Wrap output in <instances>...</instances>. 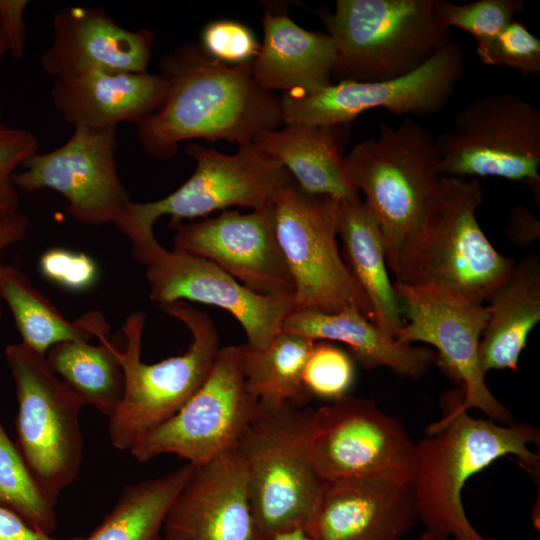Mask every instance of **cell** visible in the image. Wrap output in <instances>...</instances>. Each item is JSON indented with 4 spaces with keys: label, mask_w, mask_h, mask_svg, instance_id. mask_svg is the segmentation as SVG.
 Wrapping results in <instances>:
<instances>
[{
    "label": "cell",
    "mask_w": 540,
    "mask_h": 540,
    "mask_svg": "<svg viewBox=\"0 0 540 540\" xmlns=\"http://www.w3.org/2000/svg\"><path fill=\"white\" fill-rule=\"evenodd\" d=\"M193 465L126 486L102 522L83 540H158L167 511Z\"/></svg>",
    "instance_id": "cell-31"
},
{
    "label": "cell",
    "mask_w": 540,
    "mask_h": 540,
    "mask_svg": "<svg viewBox=\"0 0 540 540\" xmlns=\"http://www.w3.org/2000/svg\"><path fill=\"white\" fill-rule=\"evenodd\" d=\"M344 167L380 226L396 281L441 177L435 137L410 117L396 127L383 123L377 137L354 145Z\"/></svg>",
    "instance_id": "cell-3"
},
{
    "label": "cell",
    "mask_w": 540,
    "mask_h": 540,
    "mask_svg": "<svg viewBox=\"0 0 540 540\" xmlns=\"http://www.w3.org/2000/svg\"><path fill=\"white\" fill-rule=\"evenodd\" d=\"M525 5L524 0H477L464 4L436 0L435 12L442 26L464 30L478 44L496 37Z\"/></svg>",
    "instance_id": "cell-33"
},
{
    "label": "cell",
    "mask_w": 540,
    "mask_h": 540,
    "mask_svg": "<svg viewBox=\"0 0 540 540\" xmlns=\"http://www.w3.org/2000/svg\"><path fill=\"white\" fill-rule=\"evenodd\" d=\"M0 540H83V537L55 538L34 529L19 515L0 506Z\"/></svg>",
    "instance_id": "cell-41"
},
{
    "label": "cell",
    "mask_w": 540,
    "mask_h": 540,
    "mask_svg": "<svg viewBox=\"0 0 540 540\" xmlns=\"http://www.w3.org/2000/svg\"><path fill=\"white\" fill-rule=\"evenodd\" d=\"M263 42L251 63L255 81L271 92L311 95L332 82L337 60L328 33L309 31L287 14L262 18Z\"/></svg>",
    "instance_id": "cell-23"
},
{
    "label": "cell",
    "mask_w": 540,
    "mask_h": 540,
    "mask_svg": "<svg viewBox=\"0 0 540 540\" xmlns=\"http://www.w3.org/2000/svg\"><path fill=\"white\" fill-rule=\"evenodd\" d=\"M338 237L342 258L370 304L374 324L396 339L403 326L399 298L380 226L360 196L340 201Z\"/></svg>",
    "instance_id": "cell-27"
},
{
    "label": "cell",
    "mask_w": 540,
    "mask_h": 540,
    "mask_svg": "<svg viewBox=\"0 0 540 540\" xmlns=\"http://www.w3.org/2000/svg\"><path fill=\"white\" fill-rule=\"evenodd\" d=\"M164 540H261L238 445L194 466L170 505Z\"/></svg>",
    "instance_id": "cell-19"
},
{
    "label": "cell",
    "mask_w": 540,
    "mask_h": 540,
    "mask_svg": "<svg viewBox=\"0 0 540 540\" xmlns=\"http://www.w3.org/2000/svg\"><path fill=\"white\" fill-rule=\"evenodd\" d=\"M419 521L412 482H324L305 527L312 540H402Z\"/></svg>",
    "instance_id": "cell-20"
},
{
    "label": "cell",
    "mask_w": 540,
    "mask_h": 540,
    "mask_svg": "<svg viewBox=\"0 0 540 540\" xmlns=\"http://www.w3.org/2000/svg\"><path fill=\"white\" fill-rule=\"evenodd\" d=\"M464 52L452 39L427 62L401 77L375 81H339L311 95L283 93L285 125L351 124L361 113L386 109L397 116L433 115L450 102L465 71Z\"/></svg>",
    "instance_id": "cell-15"
},
{
    "label": "cell",
    "mask_w": 540,
    "mask_h": 540,
    "mask_svg": "<svg viewBox=\"0 0 540 540\" xmlns=\"http://www.w3.org/2000/svg\"><path fill=\"white\" fill-rule=\"evenodd\" d=\"M28 4L27 0H0V24L7 51L17 60H21L25 53L24 12Z\"/></svg>",
    "instance_id": "cell-39"
},
{
    "label": "cell",
    "mask_w": 540,
    "mask_h": 540,
    "mask_svg": "<svg viewBox=\"0 0 540 540\" xmlns=\"http://www.w3.org/2000/svg\"><path fill=\"white\" fill-rule=\"evenodd\" d=\"M507 238L519 247H527L540 237V222L523 205L512 208L505 229Z\"/></svg>",
    "instance_id": "cell-40"
},
{
    "label": "cell",
    "mask_w": 540,
    "mask_h": 540,
    "mask_svg": "<svg viewBox=\"0 0 540 540\" xmlns=\"http://www.w3.org/2000/svg\"><path fill=\"white\" fill-rule=\"evenodd\" d=\"M313 341L280 332L267 346L242 344L246 388L257 411H272L286 405L304 407L312 398L303 384V370Z\"/></svg>",
    "instance_id": "cell-29"
},
{
    "label": "cell",
    "mask_w": 540,
    "mask_h": 540,
    "mask_svg": "<svg viewBox=\"0 0 540 540\" xmlns=\"http://www.w3.org/2000/svg\"><path fill=\"white\" fill-rule=\"evenodd\" d=\"M270 540H312L305 529H296L273 536Z\"/></svg>",
    "instance_id": "cell-43"
},
{
    "label": "cell",
    "mask_w": 540,
    "mask_h": 540,
    "mask_svg": "<svg viewBox=\"0 0 540 540\" xmlns=\"http://www.w3.org/2000/svg\"><path fill=\"white\" fill-rule=\"evenodd\" d=\"M340 201L305 191L288 172L271 203L276 237L295 287L294 309L333 313L355 306L373 322L370 304L337 241Z\"/></svg>",
    "instance_id": "cell-9"
},
{
    "label": "cell",
    "mask_w": 540,
    "mask_h": 540,
    "mask_svg": "<svg viewBox=\"0 0 540 540\" xmlns=\"http://www.w3.org/2000/svg\"><path fill=\"white\" fill-rule=\"evenodd\" d=\"M0 299L8 306L24 345L45 356L53 346L68 341H91L110 327L99 311H89L74 321L10 265H0Z\"/></svg>",
    "instance_id": "cell-28"
},
{
    "label": "cell",
    "mask_w": 540,
    "mask_h": 540,
    "mask_svg": "<svg viewBox=\"0 0 540 540\" xmlns=\"http://www.w3.org/2000/svg\"><path fill=\"white\" fill-rule=\"evenodd\" d=\"M479 344L483 372L518 370L519 359L532 329L540 321V259L524 256L495 289Z\"/></svg>",
    "instance_id": "cell-26"
},
{
    "label": "cell",
    "mask_w": 540,
    "mask_h": 540,
    "mask_svg": "<svg viewBox=\"0 0 540 540\" xmlns=\"http://www.w3.org/2000/svg\"><path fill=\"white\" fill-rule=\"evenodd\" d=\"M39 267L46 278L72 291L88 289L98 275L97 266L90 256L64 248L44 252Z\"/></svg>",
    "instance_id": "cell-38"
},
{
    "label": "cell",
    "mask_w": 540,
    "mask_h": 540,
    "mask_svg": "<svg viewBox=\"0 0 540 540\" xmlns=\"http://www.w3.org/2000/svg\"><path fill=\"white\" fill-rule=\"evenodd\" d=\"M117 131V126L74 127L64 144L24 162L13 176L16 188L53 190L65 199L66 211L75 220L118 228L132 200L118 174Z\"/></svg>",
    "instance_id": "cell-16"
},
{
    "label": "cell",
    "mask_w": 540,
    "mask_h": 540,
    "mask_svg": "<svg viewBox=\"0 0 540 540\" xmlns=\"http://www.w3.org/2000/svg\"><path fill=\"white\" fill-rule=\"evenodd\" d=\"M172 229L174 249L212 261L256 294L294 297L271 205L247 214L224 210Z\"/></svg>",
    "instance_id": "cell-18"
},
{
    "label": "cell",
    "mask_w": 540,
    "mask_h": 540,
    "mask_svg": "<svg viewBox=\"0 0 540 540\" xmlns=\"http://www.w3.org/2000/svg\"><path fill=\"white\" fill-rule=\"evenodd\" d=\"M393 284L403 319L396 340L434 347L435 363L460 385L442 397L444 414L476 409L495 422H512L509 409L486 384L480 365L479 344L488 318L487 306L429 287Z\"/></svg>",
    "instance_id": "cell-12"
},
{
    "label": "cell",
    "mask_w": 540,
    "mask_h": 540,
    "mask_svg": "<svg viewBox=\"0 0 540 540\" xmlns=\"http://www.w3.org/2000/svg\"><path fill=\"white\" fill-rule=\"evenodd\" d=\"M39 150V140L26 129L0 123V217L18 212L20 198L13 176Z\"/></svg>",
    "instance_id": "cell-36"
},
{
    "label": "cell",
    "mask_w": 540,
    "mask_h": 540,
    "mask_svg": "<svg viewBox=\"0 0 540 540\" xmlns=\"http://www.w3.org/2000/svg\"><path fill=\"white\" fill-rule=\"evenodd\" d=\"M416 442L412 480L419 521L448 540H495L482 535L466 515L462 491L467 481L502 457L514 456L521 467L539 475L538 428L528 423H498L468 412L443 414Z\"/></svg>",
    "instance_id": "cell-2"
},
{
    "label": "cell",
    "mask_w": 540,
    "mask_h": 540,
    "mask_svg": "<svg viewBox=\"0 0 540 540\" xmlns=\"http://www.w3.org/2000/svg\"><path fill=\"white\" fill-rule=\"evenodd\" d=\"M53 39L43 52V71L58 78L96 71L145 72L154 34L130 30L98 7H65L52 19Z\"/></svg>",
    "instance_id": "cell-21"
},
{
    "label": "cell",
    "mask_w": 540,
    "mask_h": 540,
    "mask_svg": "<svg viewBox=\"0 0 540 540\" xmlns=\"http://www.w3.org/2000/svg\"><path fill=\"white\" fill-rule=\"evenodd\" d=\"M15 383L16 445L43 492L55 505L77 478L83 455L79 414L83 401L23 343L5 348Z\"/></svg>",
    "instance_id": "cell-10"
},
{
    "label": "cell",
    "mask_w": 540,
    "mask_h": 540,
    "mask_svg": "<svg viewBox=\"0 0 540 540\" xmlns=\"http://www.w3.org/2000/svg\"><path fill=\"white\" fill-rule=\"evenodd\" d=\"M7 45H6V41H5V38H4V35H3V32H2V28H1V24H0V63L2 61V58L4 57V55L7 53ZM1 115H2V109H1V106H0V119H1Z\"/></svg>",
    "instance_id": "cell-45"
},
{
    "label": "cell",
    "mask_w": 540,
    "mask_h": 540,
    "mask_svg": "<svg viewBox=\"0 0 540 540\" xmlns=\"http://www.w3.org/2000/svg\"><path fill=\"white\" fill-rule=\"evenodd\" d=\"M199 45L211 58L228 65L251 63L260 49L253 31L241 22L230 19L206 24Z\"/></svg>",
    "instance_id": "cell-37"
},
{
    "label": "cell",
    "mask_w": 540,
    "mask_h": 540,
    "mask_svg": "<svg viewBox=\"0 0 540 540\" xmlns=\"http://www.w3.org/2000/svg\"><path fill=\"white\" fill-rule=\"evenodd\" d=\"M476 52L486 65L512 68L524 76L540 73V40L516 20L493 39L478 43Z\"/></svg>",
    "instance_id": "cell-35"
},
{
    "label": "cell",
    "mask_w": 540,
    "mask_h": 540,
    "mask_svg": "<svg viewBox=\"0 0 540 540\" xmlns=\"http://www.w3.org/2000/svg\"><path fill=\"white\" fill-rule=\"evenodd\" d=\"M350 126L286 125L259 133L253 144L282 164L305 191L345 200L360 196L344 167Z\"/></svg>",
    "instance_id": "cell-25"
},
{
    "label": "cell",
    "mask_w": 540,
    "mask_h": 540,
    "mask_svg": "<svg viewBox=\"0 0 540 540\" xmlns=\"http://www.w3.org/2000/svg\"><path fill=\"white\" fill-rule=\"evenodd\" d=\"M158 540H164V538L162 536H160Z\"/></svg>",
    "instance_id": "cell-46"
},
{
    "label": "cell",
    "mask_w": 540,
    "mask_h": 540,
    "mask_svg": "<svg viewBox=\"0 0 540 540\" xmlns=\"http://www.w3.org/2000/svg\"><path fill=\"white\" fill-rule=\"evenodd\" d=\"M282 331L313 342L343 343L363 368L385 367L402 378L422 377L436 360L435 351L399 343L355 306L333 313L315 308L293 309L285 318Z\"/></svg>",
    "instance_id": "cell-24"
},
{
    "label": "cell",
    "mask_w": 540,
    "mask_h": 540,
    "mask_svg": "<svg viewBox=\"0 0 540 540\" xmlns=\"http://www.w3.org/2000/svg\"><path fill=\"white\" fill-rule=\"evenodd\" d=\"M168 82L162 74L96 71L55 79V110L73 127L141 124L163 104Z\"/></svg>",
    "instance_id": "cell-22"
},
{
    "label": "cell",
    "mask_w": 540,
    "mask_h": 540,
    "mask_svg": "<svg viewBox=\"0 0 540 540\" xmlns=\"http://www.w3.org/2000/svg\"><path fill=\"white\" fill-rule=\"evenodd\" d=\"M159 308L181 321L192 340L184 353L147 364L141 360L146 315L137 311L126 318L121 329L124 347H114L125 392L108 423L110 442L118 450L129 451L177 413L203 384L220 349L218 331L207 313L184 301Z\"/></svg>",
    "instance_id": "cell-5"
},
{
    "label": "cell",
    "mask_w": 540,
    "mask_h": 540,
    "mask_svg": "<svg viewBox=\"0 0 540 540\" xmlns=\"http://www.w3.org/2000/svg\"><path fill=\"white\" fill-rule=\"evenodd\" d=\"M436 0H338L322 13L337 60L332 79L375 82L406 75L451 40Z\"/></svg>",
    "instance_id": "cell-7"
},
{
    "label": "cell",
    "mask_w": 540,
    "mask_h": 540,
    "mask_svg": "<svg viewBox=\"0 0 540 540\" xmlns=\"http://www.w3.org/2000/svg\"><path fill=\"white\" fill-rule=\"evenodd\" d=\"M484 194L477 179L441 176L417 239L395 282L482 303L516 261L498 252L476 217Z\"/></svg>",
    "instance_id": "cell-4"
},
{
    "label": "cell",
    "mask_w": 540,
    "mask_h": 540,
    "mask_svg": "<svg viewBox=\"0 0 540 540\" xmlns=\"http://www.w3.org/2000/svg\"><path fill=\"white\" fill-rule=\"evenodd\" d=\"M251 63H221L194 42L164 54L159 67L168 82L165 100L137 126L144 153L169 160L183 141L244 145L265 130L280 128V97L255 81Z\"/></svg>",
    "instance_id": "cell-1"
},
{
    "label": "cell",
    "mask_w": 540,
    "mask_h": 540,
    "mask_svg": "<svg viewBox=\"0 0 540 540\" xmlns=\"http://www.w3.org/2000/svg\"><path fill=\"white\" fill-rule=\"evenodd\" d=\"M28 229V218L19 212L0 217V251L22 241Z\"/></svg>",
    "instance_id": "cell-42"
},
{
    "label": "cell",
    "mask_w": 540,
    "mask_h": 540,
    "mask_svg": "<svg viewBox=\"0 0 540 540\" xmlns=\"http://www.w3.org/2000/svg\"><path fill=\"white\" fill-rule=\"evenodd\" d=\"M314 409L257 411L238 443L261 540L305 529L324 481L311 453Z\"/></svg>",
    "instance_id": "cell-6"
},
{
    "label": "cell",
    "mask_w": 540,
    "mask_h": 540,
    "mask_svg": "<svg viewBox=\"0 0 540 540\" xmlns=\"http://www.w3.org/2000/svg\"><path fill=\"white\" fill-rule=\"evenodd\" d=\"M311 453L324 482H412L416 470V442L404 426L373 400L351 395L314 409Z\"/></svg>",
    "instance_id": "cell-14"
},
{
    "label": "cell",
    "mask_w": 540,
    "mask_h": 540,
    "mask_svg": "<svg viewBox=\"0 0 540 540\" xmlns=\"http://www.w3.org/2000/svg\"><path fill=\"white\" fill-rule=\"evenodd\" d=\"M453 126L435 138L441 176L523 182L539 203V109L517 94L501 92L468 103Z\"/></svg>",
    "instance_id": "cell-11"
},
{
    "label": "cell",
    "mask_w": 540,
    "mask_h": 540,
    "mask_svg": "<svg viewBox=\"0 0 540 540\" xmlns=\"http://www.w3.org/2000/svg\"><path fill=\"white\" fill-rule=\"evenodd\" d=\"M355 380L351 355L327 341H315L303 370V384L308 394L331 402L349 395Z\"/></svg>",
    "instance_id": "cell-34"
},
{
    "label": "cell",
    "mask_w": 540,
    "mask_h": 540,
    "mask_svg": "<svg viewBox=\"0 0 540 540\" xmlns=\"http://www.w3.org/2000/svg\"><path fill=\"white\" fill-rule=\"evenodd\" d=\"M98 344L68 341L48 350L46 362L82 401L110 418L125 392L123 371L114 353L109 332L97 334Z\"/></svg>",
    "instance_id": "cell-30"
},
{
    "label": "cell",
    "mask_w": 540,
    "mask_h": 540,
    "mask_svg": "<svg viewBox=\"0 0 540 540\" xmlns=\"http://www.w3.org/2000/svg\"><path fill=\"white\" fill-rule=\"evenodd\" d=\"M186 152L196 163L193 174L171 194L146 203L132 201L118 229L131 243L132 256L139 257L157 239L155 222L170 217L173 228L184 219H194L232 206L264 209L271 205L288 171L253 143L239 145L228 155L191 142Z\"/></svg>",
    "instance_id": "cell-8"
},
{
    "label": "cell",
    "mask_w": 540,
    "mask_h": 540,
    "mask_svg": "<svg viewBox=\"0 0 540 540\" xmlns=\"http://www.w3.org/2000/svg\"><path fill=\"white\" fill-rule=\"evenodd\" d=\"M0 506L16 513L42 533L52 535L56 529L55 505L43 492L1 421Z\"/></svg>",
    "instance_id": "cell-32"
},
{
    "label": "cell",
    "mask_w": 540,
    "mask_h": 540,
    "mask_svg": "<svg viewBox=\"0 0 540 540\" xmlns=\"http://www.w3.org/2000/svg\"><path fill=\"white\" fill-rule=\"evenodd\" d=\"M417 540H448L447 538L432 533L428 530H424Z\"/></svg>",
    "instance_id": "cell-44"
},
{
    "label": "cell",
    "mask_w": 540,
    "mask_h": 540,
    "mask_svg": "<svg viewBox=\"0 0 540 540\" xmlns=\"http://www.w3.org/2000/svg\"><path fill=\"white\" fill-rule=\"evenodd\" d=\"M256 414L245 385L242 344L225 346L184 406L129 451L140 463L172 454L199 466L237 446Z\"/></svg>",
    "instance_id": "cell-13"
},
{
    "label": "cell",
    "mask_w": 540,
    "mask_h": 540,
    "mask_svg": "<svg viewBox=\"0 0 540 540\" xmlns=\"http://www.w3.org/2000/svg\"><path fill=\"white\" fill-rule=\"evenodd\" d=\"M139 263L146 267L152 302L160 306L193 301L223 309L239 322L252 348L267 346L282 332L285 318L294 309L293 296L256 294L212 261L167 250L159 242Z\"/></svg>",
    "instance_id": "cell-17"
}]
</instances>
